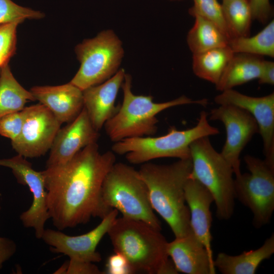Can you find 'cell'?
Wrapping results in <instances>:
<instances>
[{"label": "cell", "mask_w": 274, "mask_h": 274, "mask_svg": "<svg viewBox=\"0 0 274 274\" xmlns=\"http://www.w3.org/2000/svg\"><path fill=\"white\" fill-rule=\"evenodd\" d=\"M116 162L115 153H100L96 143L90 144L66 163L42 171L47 191L50 219L59 230L100 219L113 209L104 204L101 187Z\"/></svg>", "instance_id": "cell-1"}, {"label": "cell", "mask_w": 274, "mask_h": 274, "mask_svg": "<svg viewBox=\"0 0 274 274\" xmlns=\"http://www.w3.org/2000/svg\"><path fill=\"white\" fill-rule=\"evenodd\" d=\"M192 167L189 158L168 165L145 162L138 170L147 186L152 209L168 224L175 237L192 230L185 194Z\"/></svg>", "instance_id": "cell-2"}, {"label": "cell", "mask_w": 274, "mask_h": 274, "mask_svg": "<svg viewBox=\"0 0 274 274\" xmlns=\"http://www.w3.org/2000/svg\"><path fill=\"white\" fill-rule=\"evenodd\" d=\"M107 234L115 252L123 255L134 273H178L167 252L168 242L158 230L141 221L116 218Z\"/></svg>", "instance_id": "cell-3"}, {"label": "cell", "mask_w": 274, "mask_h": 274, "mask_svg": "<svg viewBox=\"0 0 274 274\" xmlns=\"http://www.w3.org/2000/svg\"><path fill=\"white\" fill-rule=\"evenodd\" d=\"M131 76L125 74L121 85L123 102L116 113L104 125L107 134L115 143L124 139L150 136L157 130L156 116L168 108L196 104L206 106L207 99L193 100L182 95L173 100L157 103L151 95H136L131 91Z\"/></svg>", "instance_id": "cell-4"}, {"label": "cell", "mask_w": 274, "mask_h": 274, "mask_svg": "<svg viewBox=\"0 0 274 274\" xmlns=\"http://www.w3.org/2000/svg\"><path fill=\"white\" fill-rule=\"evenodd\" d=\"M209 114L202 111L194 127L178 130L171 126L162 136H147L124 139L116 142L112 150L119 155L125 154L132 164H141L152 159L174 157L179 159L191 158L190 146L197 139L220 133L218 128L212 126L208 120Z\"/></svg>", "instance_id": "cell-5"}, {"label": "cell", "mask_w": 274, "mask_h": 274, "mask_svg": "<svg viewBox=\"0 0 274 274\" xmlns=\"http://www.w3.org/2000/svg\"><path fill=\"white\" fill-rule=\"evenodd\" d=\"M106 207L116 209L122 217L145 222L161 230V224L151 205L147 186L138 170L126 164L115 163L101 187Z\"/></svg>", "instance_id": "cell-6"}, {"label": "cell", "mask_w": 274, "mask_h": 274, "mask_svg": "<svg viewBox=\"0 0 274 274\" xmlns=\"http://www.w3.org/2000/svg\"><path fill=\"white\" fill-rule=\"evenodd\" d=\"M190 149L192 167L189 178L199 181L212 194L218 218L229 220L235 199L232 167L214 149L209 136L195 140Z\"/></svg>", "instance_id": "cell-7"}, {"label": "cell", "mask_w": 274, "mask_h": 274, "mask_svg": "<svg viewBox=\"0 0 274 274\" xmlns=\"http://www.w3.org/2000/svg\"><path fill=\"white\" fill-rule=\"evenodd\" d=\"M80 68L70 81L82 90L101 84L118 71L124 55L122 42L112 30L85 39L75 47Z\"/></svg>", "instance_id": "cell-8"}, {"label": "cell", "mask_w": 274, "mask_h": 274, "mask_svg": "<svg viewBox=\"0 0 274 274\" xmlns=\"http://www.w3.org/2000/svg\"><path fill=\"white\" fill-rule=\"evenodd\" d=\"M244 161L249 173L235 176V197L250 210L253 224L259 228L269 223L274 211V169L250 155Z\"/></svg>", "instance_id": "cell-9"}, {"label": "cell", "mask_w": 274, "mask_h": 274, "mask_svg": "<svg viewBox=\"0 0 274 274\" xmlns=\"http://www.w3.org/2000/svg\"><path fill=\"white\" fill-rule=\"evenodd\" d=\"M21 112L23 126L19 135L11 142L13 149L25 158L44 155L50 149L60 123L41 103L24 107Z\"/></svg>", "instance_id": "cell-10"}, {"label": "cell", "mask_w": 274, "mask_h": 274, "mask_svg": "<svg viewBox=\"0 0 274 274\" xmlns=\"http://www.w3.org/2000/svg\"><path fill=\"white\" fill-rule=\"evenodd\" d=\"M0 166L11 169L19 184L26 186L32 195L29 208L21 213L20 219L26 228H31L35 236L41 239L45 224L50 219L47 205V191L42 172L35 170L32 164L20 155L0 159Z\"/></svg>", "instance_id": "cell-11"}, {"label": "cell", "mask_w": 274, "mask_h": 274, "mask_svg": "<svg viewBox=\"0 0 274 274\" xmlns=\"http://www.w3.org/2000/svg\"><path fill=\"white\" fill-rule=\"evenodd\" d=\"M209 115L210 120L224 124L226 138L220 153L235 176L240 175L241 152L254 135L259 133L255 119L245 110L232 105H219L212 109Z\"/></svg>", "instance_id": "cell-12"}, {"label": "cell", "mask_w": 274, "mask_h": 274, "mask_svg": "<svg viewBox=\"0 0 274 274\" xmlns=\"http://www.w3.org/2000/svg\"><path fill=\"white\" fill-rule=\"evenodd\" d=\"M118 211L113 209L91 231L79 235H67L60 230L45 229L41 239L55 253L63 254L70 259L90 262L101 261L96 247L117 218Z\"/></svg>", "instance_id": "cell-13"}, {"label": "cell", "mask_w": 274, "mask_h": 274, "mask_svg": "<svg viewBox=\"0 0 274 274\" xmlns=\"http://www.w3.org/2000/svg\"><path fill=\"white\" fill-rule=\"evenodd\" d=\"M219 105H232L245 110L255 119L263 142L264 159L274 169V93L254 97L233 89L222 91L214 98Z\"/></svg>", "instance_id": "cell-14"}, {"label": "cell", "mask_w": 274, "mask_h": 274, "mask_svg": "<svg viewBox=\"0 0 274 274\" xmlns=\"http://www.w3.org/2000/svg\"><path fill=\"white\" fill-rule=\"evenodd\" d=\"M99 136L83 108L74 120L58 130L50 149L46 167L66 163L82 149L96 143Z\"/></svg>", "instance_id": "cell-15"}, {"label": "cell", "mask_w": 274, "mask_h": 274, "mask_svg": "<svg viewBox=\"0 0 274 274\" xmlns=\"http://www.w3.org/2000/svg\"><path fill=\"white\" fill-rule=\"evenodd\" d=\"M167 252L178 272L187 274H215L213 257L192 230L167 243Z\"/></svg>", "instance_id": "cell-16"}, {"label": "cell", "mask_w": 274, "mask_h": 274, "mask_svg": "<svg viewBox=\"0 0 274 274\" xmlns=\"http://www.w3.org/2000/svg\"><path fill=\"white\" fill-rule=\"evenodd\" d=\"M125 75L124 69H120L103 83L83 90L84 108L98 131L118 110L115 100Z\"/></svg>", "instance_id": "cell-17"}, {"label": "cell", "mask_w": 274, "mask_h": 274, "mask_svg": "<svg viewBox=\"0 0 274 274\" xmlns=\"http://www.w3.org/2000/svg\"><path fill=\"white\" fill-rule=\"evenodd\" d=\"M30 91L61 124L74 120L84 108L83 90L70 82L58 86H34Z\"/></svg>", "instance_id": "cell-18"}, {"label": "cell", "mask_w": 274, "mask_h": 274, "mask_svg": "<svg viewBox=\"0 0 274 274\" xmlns=\"http://www.w3.org/2000/svg\"><path fill=\"white\" fill-rule=\"evenodd\" d=\"M185 194L190 213L191 228L213 257L211 233L212 218L210 207L214 202L213 197L199 181L190 178L185 185Z\"/></svg>", "instance_id": "cell-19"}, {"label": "cell", "mask_w": 274, "mask_h": 274, "mask_svg": "<svg viewBox=\"0 0 274 274\" xmlns=\"http://www.w3.org/2000/svg\"><path fill=\"white\" fill-rule=\"evenodd\" d=\"M274 253V234L266 239L263 244L255 250L244 251L238 255L225 253L218 254L214 260L216 268L223 274H255L261 263Z\"/></svg>", "instance_id": "cell-20"}, {"label": "cell", "mask_w": 274, "mask_h": 274, "mask_svg": "<svg viewBox=\"0 0 274 274\" xmlns=\"http://www.w3.org/2000/svg\"><path fill=\"white\" fill-rule=\"evenodd\" d=\"M263 60L262 56L258 55L234 53L219 82L215 85L216 89L222 92L258 79Z\"/></svg>", "instance_id": "cell-21"}, {"label": "cell", "mask_w": 274, "mask_h": 274, "mask_svg": "<svg viewBox=\"0 0 274 274\" xmlns=\"http://www.w3.org/2000/svg\"><path fill=\"white\" fill-rule=\"evenodd\" d=\"M234 53L227 45L194 54L193 72L197 77L216 85Z\"/></svg>", "instance_id": "cell-22"}, {"label": "cell", "mask_w": 274, "mask_h": 274, "mask_svg": "<svg viewBox=\"0 0 274 274\" xmlns=\"http://www.w3.org/2000/svg\"><path fill=\"white\" fill-rule=\"evenodd\" d=\"M13 76L8 64L1 67L0 75V118L21 111L28 101H36Z\"/></svg>", "instance_id": "cell-23"}, {"label": "cell", "mask_w": 274, "mask_h": 274, "mask_svg": "<svg viewBox=\"0 0 274 274\" xmlns=\"http://www.w3.org/2000/svg\"><path fill=\"white\" fill-rule=\"evenodd\" d=\"M187 36V43L191 52L196 54L228 45L229 39L214 23L198 15Z\"/></svg>", "instance_id": "cell-24"}, {"label": "cell", "mask_w": 274, "mask_h": 274, "mask_svg": "<svg viewBox=\"0 0 274 274\" xmlns=\"http://www.w3.org/2000/svg\"><path fill=\"white\" fill-rule=\"evenodd\" d=\"M228 46L234 53H246L273 58V19L255 36L233 38L229 41Z\"/></svg>", "instance_id": "cell-25"}, {"label": "cell", "mask_w": 274, "mask_h": 274, "mask_svg": "<svg viewBox=\"0 0 274 274\" xmlns=\"http://www.w3.org/2000/svg\"><path fill=\"white\" fill-rule=\"evenodd\" d=\"M221 4L231 39L250 36L253 18L249 0H223Z\"/></svg>", "instance_id": "cell-26"}, {"label": "cell", "mask_w": 274, "mask_h": 274, "mask_svg": "<svg viewBox=\"0 0 274 274\" xmlns=\"http://www.w3.org/2000/svg\"><path fill=\"white\" fill-rule=\"evenodd\" d=\"M194 5L189 9L191 16L198 15L215 24L229 39L231 37L225 20L221 4L217 0H193Z\"/></svg>", "instance_id": "cell-27"}, {"label": "cell", "mask_w": 274, "mask_h": 274, "mask_svg": "<svg viewBox=\"0 0 274 274\" xmlns=\"http://www.w3.org/2000/svg\"><path fill=\"white\" fill-rule=\"evenodd\" d=\"M45 14L37 10L17 5L12 0H0V24L19 22L25 19H40Z\"/></svg>", "instance_id": "cell-28"}, {"label": "cell", "mask_w": 274, "mask_h": 274, "mask_svg": "<svg viewBox=\"0 0 274 274\" xmlns=\"http://www.w3.org/2000/svg\"><path fill=\"white\" fill-rule=\"evenodd\" d=\"M19 22L0 24V67L8 64L16 49V30Z\"/></svg>", "instance_id": "cell-29"}, {"label": "cell", "mask_w": 274, "mask_h": 274, "mask_svg": "<svg viewBox=\"0 0 274 274\" xmlns=\"http://www.w3.org/2000/svg\"><path fill=\"white\" fill-rule=\"evenodd\" d=\"M23 118L21 111L5 115L0 118V135L15 140L19 135L23 126Z\"/></svg>", "instance_id": "cell-30"}, {"label": "cell", "mask_w": 274, "mask_h": 274, "mask_svg": "<svg viewBox=\"0 0 274 274\" xmlns=\"http://www.w3.org/2000/svg\"><path fill=\"white\" fill-rule=\"evenodd\" d=\"M253 20L265 24L273 16L269 0H249Z\"/></svg>", "instance_id": "cell-31"}, {"label": "cell", "mask_w": 274, "mask_h": 274, "mask_svg": "<svg viewBox=\"0 0 274 274\" xmlns=\"http://www.w3.org/2000/svg\"><path fill=\"white\" fill-rule=\"evenodd\" d=\"M108 259L106 273L109 274H130L134 272L127 260L121 254L115 252Z\"/></svg>", "instance_id": "cell-32"}, {"label": "cell", "mask_w": 274, "mask_h": 274, "mask_svg": "<svg viewBox=\"0 0 274 274\" xmlns=\"http://www.w3.org/2000/svg\"><path fill=\"white\" fill-rule=\"evenodd\" d=\"M103 273L93 262L70 259L66 274Z\"/></svg>", "instance_id": "cell-33"}, {"label": "cell", "mask_w": 274, "mask_h": 274, "mask_svg": "<svg viewBox=\"0 0 274 274\" xmlns=\"http://www.w3.org/2000/svg\"><path fill=\"white\" fill-rule=\"evenodd\" d=\"M1 210L0 206V211ZM16 249V244L13 240L0 236V269L4 264L13 256Z\"/></svg>", "instance_id": "cell-34"}, {"label": "cell", "mask_w": 274, "mask_h": 274, "mask_svg": "<svg viewBox=\"0 0 274 274\" xmlns=\"http://www.w3.org/2000/svg\"><path fill=\"white\" fill-rule=\"evenodd\" d=\"M258 83L260 84H274V62L263 60Z\"/></svg>", "instance_id": "cell-35"}, {"label": "cell", "mask_w": 274, "mask_h": 274, "mask_svg": "<svg viewBox=\"0 0 274 274\" xmlns=\"http://www.w3.org/2000/svg\"><path fill=\"white\" fill-rule=\"evenodd\" d=\"M68 267V261L64 263L58 269L53 273L55 274H66Z\"/></svg>", "instance_id": "cell-36"}, {"label": "cell", "mask_w": 274, "mask_h": 274, "mask_svg": "<svg viewBox=\"0 0 274 274\" xmlns=\"http://www.w3.org/2000/svg\"><path fill=\"white\" fill-rule=\"evenodd\" d=\"M170 1H181V0H170Z\"/></svg>", "instance_id": "cell-37"}, {"label": "cell", "mask_w": 274, "mask_h": 274, "mask_svg": "<svg viewBox=\"0 0 274 274\" xmlns=\"http://www.w3.org/2000/svg\"><path fill=\"white\" fill-rule=\"evenodd\" d=\"M1 68L0 67V75H1Z\"/></svg>", "instance_id": "cell-38"}, {"label": "cell", "mask_w": 274, "mask_h": 274, "mask_svg": "<svg viewBox=\"0 0 274 274\" xmlns=\"http://www.w3.org/2000/svg\"><path fill=\"white\" fill-rule=\"evenodd\" d=\"M223 1V0H222Z\"/></svg>", "instance_id": "cell-39"}]
</instances>
